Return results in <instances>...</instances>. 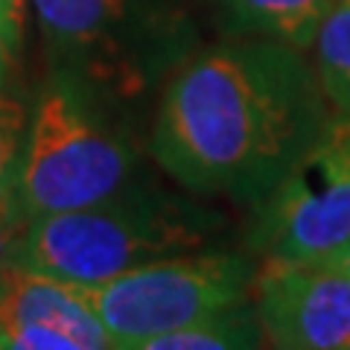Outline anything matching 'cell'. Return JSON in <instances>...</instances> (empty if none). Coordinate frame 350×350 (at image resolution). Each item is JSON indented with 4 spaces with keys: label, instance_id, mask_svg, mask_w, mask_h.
<instances>
[{
    "label": "cell",
    "instance_id": "12",
    "mask_svg": "<svg viewBox=\"0 0 350 350\" xmlns=\"http://www.w3.org/2000/svg\"><path fill=\"white\" fill-rule=\"evenodd\" d=\"M32 123V100L21 82L12 79V68L0 70V196L15 193L21 167L27 155Z\"/></svg>",
    "mask_w": 350,
    "mask_h": 350
},
{
    "label": "cell",
    "instance_id": "5",
    "mask_svg": "<svg viewBox=\"0 0 350 350\" xmlns=\"http://www.w3.org/2000/svg\"><path fill=\"white\" fill-rule=\"evenodd\" d=\"M260 260L248 251H187L144 262L85 289L114 347L146 350L152 338L254 298Z\"/></svg>",
    "mask_w": 350,
    "mask_h": 350
},
{
    "label": "cell",
    "instance_id": "6",
    "mask_svg": "<svg viewBox=\"0 0 350 350\" xmlns=\"http://www.w3.org/2000/svg\"><path fill=\"white\" fill-rule=\"evenodd\" d=\"M350 243V114H333L321 135L257 204L245 251L280 262H321Z\"/></svg>",
    "mask_w": 350,
    "mask_h": 350
},
{
    "label": "cell",
    "instance_id": "3",
    "mask_svg": "<svg viewBox=\"0 0 350 350\" xmlns=\"http://www.w3.org/2000/svg\"><path fill=\"white\" fill-rule=\"evenodd\" d=\"M140 149L126 108L68 70L50 68L32 100L18 199L29 219L76 211L135 184Z\"/></svg>",
    "mask_w": 350,
    "mask_h": 350
},
{
    "label": "cell",
    "instance_id": "11",
    "mask_svg": "<svg viewBox=\"0 0 350 350\" xmlns=\"http://www.w3.org/2000/svg\"><path fill=\"white\" fill-rule=\"evenodd\" d=\"M312 68L333 111L350 114V0H336L310 44Z\"/></svg>",
    "mask_w": 350,
    "mask_h": 350
},
{
    "label": "cell",
    "instance_id": "10",
    "mask_svg": "<svg viewBox=\"0 0 350 350\" xmlns=\"http://www.w3.org/2000/svg\"><path fill=\"white\" fill-rule=\"evenodd\" d=\"M266 347L254 298L228 310L202 315L172 333L152 338L146 350H248Z\"/></svg>",
    "mask_w": 350,
    "mask_h": 350
},
{
    "label": "cell",
    "instance_id": "9",
    "mask_svg": "<svg viewBox=\"0 0 350 350\" xmlns=\"http://www.w3.org/2000/svg\"><path fill=\"white\" fill-rule=\"evenodd\" d=\"M228 36L275 38L310 53L315 29L336 0H207Z\"/></svg>",
    "mask_w": 350,
    "mask_h": 350
},
{
    "label": "cell",
    "instance_id": "4",
    "mask_svg": "<svg viewBox=\"0 0 350 350\" xmlns=\"http://www.w3.org/2000/svg\"><path fill=\"white\" fill-rule=\"evenodd\" d=\"M50 68L68 70L117 105L144 103L199 47L178 0H32Z\"/></svg>",
    "mask_w": 350,
    "mask_h": 350
},
{
    "label": "cell",
    "instance_id": "1",
    "mask_svg": "<svg viewBox=\"0 0 350 350\" xmlns=\"http://www.w3.org/2000/svg\"><path fill=\"white\" fill-rule=\"evenodd\" d=\"M333 114L304 50L228 36L196 47L163 82L149 152L184 193L251 207Z\"/></svg>",
    "mask_w": 350,
    "mask_h": 350
},
{
    "label": "cell",
    "instance_id": "2",
    "mask_svg": "<svg viewBox=\"0 0 350 350\" xmlns=\"http://www.w3.org/2000/svg\"><path fill=\"white\" fill-rule=\"evenodd\" d=\"M222 231L225 216L213 207L137 178L103 202L32 219L18 266L94 286L152 260L211 248Z\"/></svg>",
    "mask_w": 350,
    "mask_h": 350
},
{
    "label": "cell",
    "instance_id": "7",
    "mask_svg": "<svg viewBox=\"0 0 350 350\" xmlns=\"http://www.w3.org/2000/svg\"><path fill=\"white\" fill-rule=\"evenodd\" d=\"M254 306L271 347L350 350V275L333 262L262 260Z\"/></svg>",
    "mask_w": 350,
    "mask_h": 350
},
{
    "label": "cell",
    "instance_id": "16",
    "mask_svg": "<svg viewBox=\"0 0 350 350\" xmlns=\"http://www.w3.org/2000/svg\"><path fill=\"white\" fill-rule=\"evenodd\" d=\"M0 12L3 15H21V0H0Z\"/></svg>",
    "mask_w": 350,
    "mask_h": 350
},
{
    "label": "cell",
    "instance_id": "13",
    "mask_svg": "<svg viewBox=\"0 0 350 350\" xmlns=\"http://www.w3.org/2000/svg\"><path fill=\"white\" fill-rule=\"evenodd\" d=\"M32 219L27 216L24 204H21L18 193H3L0 196V278L6 269L18 266L21 245H24L27 228Z\"/></svg>",
    "mask_w": 350,
    "mask_h": 350
},
{
    "label": "cell",
    "instance_id": "14",
    "mask_svg": "<svg viewBox=\"0 0 350 350\" xmlns=\"http://www.w3.org/2000/svg\"><path fill=\"white\" fill-rule=\"evenodd\" d=\"M18 36H21V15H3L0 12V70L12 68Z\"/></svg>",
    "mask_w": 350,
    "mask_h": 350
},
{
    "label": "cell",
    "instance_id": "15",
    "mask_svg": "<svg viewBox=\"0 0 350 350\" xmlns=\"http://www.w3.org/2000/svg\"><path fill=\"white\" fill-rule=\"evenodd\" d=\"M327 262H333V266H338L342 271H347V275H350V243H347L342 251H336V254L327 260Z\"/></svg>",
    "mask_w": 350,
    "mask_h": 350
},
{
    "label": "cell",
    "instance_id": "8",
    "mask_svg": "<svg viewBox=\"0 0 350 350\" xmlns=\"http://www.w3.org/2000/svg\"><path fill=\"white\" fill-rule=\"evenodd\" d=\"M0 347L105 350L114 342L79 283L12 266L0 278Z\"/></svg>",
    "mask_w": 350,
    "mask_h": 350
}]
</instances>
